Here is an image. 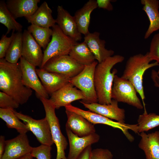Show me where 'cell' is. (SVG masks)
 Listing matches in <instances>:
<instances>
[{
	"label": "cell",
	"instance_id": "52a82bcc",
	"mask_svg": "<svg viewBox=\"0 0 159 159\" xmlns=\"http://www.w3.org/2000/svg\"><path fill=\"white\" fill-rule=\"evenodd\" d=\"M65 110H69L82 116L93 125L102 124L120 130L129 141L134 140V137L128 132L130 130L138 133L137 124H129L114 121L112 120L90 110L86 111L74 106L71 104L65 107Z\"/></svg>",
	"mask_w": 159,
	"mask_h": 159
},
{
	"label": "cell",
	"instance_id": "7c38bea8",
	"mask_svg": "<svg viewBox=\"0 0 159 159\" xmlns=\"http://www.w3.org/2000/svg\"><path fill=\"white\" fill-rule=\"evenodd\" d=\"M21 57L35 67L40 68L43 61V53L41 47L27 30H24L23 33Z\"/></svg>",
	"mask_w": 159,
	"mask_h": 159
},
{
	"label": "cell",
	"instance_id": "f546056e",
	"mask_svg": "<svg viewBox=\"0 0 159 159\" xmlns=\"http://www.w3.org/2000/svg\"><path fill=\"white\" fill-rule=\"evenodd\" d=\"M27 30L41 47L44 50L45 49L51 41L50 38L53 32L52 29L31 24L28 27Z\"/></svg>",
	"mask_w": 159,
	"mask_h": 159
},
{
	"label": "cell",
	"instance_id": "1f68e13d",
	"mask_svg": "<svg viewBox=\"0 0 159 159\" xmlns=\"http://www.w3.org/2000/svg\"><path fill=\"white\" fill-rule=\"evenodd\" d=\"M52 149L51 146L41 144L33 147L31 153L33 157L37 159H51Z\"/></svg>",
	"mask_w": 159,
	"mask_h": 159
},
{
	"label": "cell",
	"instance_id": "9a60e30c",
	"mask_svg": "<svg viewBox=\"0 0 159 159\" xmlns=\"http://www.w3.org/2000/svg\"><path fill=\"white\" fill-rule=\"evenodd\" d=\"M69 144V150L67 159H76L88 146L98 142L100 136L95 133L83 137H79L70 130L66 129Z\"/></svg>",
	"mask_w": 159,
	"mask_h": 159
},
{
	"label": "cell",
	"instance_id": "ffe728a7",
	"mask_svg": "<svg viewBox=\"0 0 159 159\" xmlns=\"http://www.w3.org/2000/svg\"><path fill=\"white\" fill-rule=\"evenodd\" d=\"M100 33L97 32H89L85 35L84 41L98 63L112 56L114 53L113 50H108L105 48L106 42L100 38Z\"/></svg>",
	"mask_w": 159,
	"mask_h": 159
},
{
	"label": "cell",
	"instance_id": "277c9868",
	"mask_svg": "<svg viewBox=\"0 0 159 159\" xmlns=\"http://www.w3.org/2000/svg\"><path fill=\"white\" fill-rule=\"evenodd\" d=\"M39 98L43 105L45 117L49 122L52 139L56 146V159H67L65 150L68 143L61 130L59 120L55 112V107L49 99L41 97Z\"/></svg>",
	"mask_w": 159,
	"mask_h": 159
},
{
	"label": "cell",
	"instance_id": "7402d4cb",
	"mask_svg": "<svg viewBox=\"0 0 159 159\" xmlns=\"http://www.w3.org/2000/svg\"><path fill=\"white\" fill-rule=\"evenodd\" d=\"M141 139L138 144L144 152L146 159H159V131L147 134L140 133Z\"/></svg>",
	"mask_w": 159,
	"mask_h": 159
},
{
	"label": "cell",
	"instance_id": "ab89813d",
	"mask_svg": "<svg viewBox=\"0 0 159 159\" xmlns=\"http://www.w3.org/2000/svg\"><path fill=\"white\" fill-rule=\"evenodd\" d=\"M33 158L31 153H29L17 159H33Z\"/></svg>",
	"mask_w": 159,
	"mask_h": 159
},
{
	"label": "cell",
	"instance_id": "cb8c5ba5",
	"mask_svg": "<svg viewBox=\"0 0 159 159\" xmlns=\"http://www.w3.org/2000/svg\"><path fill=\"white\" fill-rule=\"evenodd\" d=\"M97 7L96 0H90L75 13L73 17L82 34L85 35L90 32L89 27L91 15Z\"/></svg>",
	"mask_w": 159,
	"mask_h": 159
},
{
	"label": "cell",
	"instance_id": "5b68a950",
	"mask_svg": "<svg viewBox=\"0 0 159 159\" xmlns=\"http://www.w3.org/2000/svg\"><path fill=\"white\" fill-rule=\"evenodd\" d=\"M98 64L95 61L86 66L78 75L71 78L69 82L83 93L85 99L80 102L86 104L98 103L94 81V73Z\"/></svg>",
	"mask_w": 159,
	"mask_h": 159
},
{
	"label": "cell",
	"instance_id": "ba28073f",
	"mask_svg": "<svg viewBox=\"0 0 159 159\" xmlns=\"http://www.w3.org/2000/svg\"><path fill=\"white\" fill-rule=\"evenodd\" d=\"M136 92L134 86L129 81L115 75L111 91L112 99L142 109L143 106Z\"/></svg>",
	"mask_w": 159,
	"mask_h": 159
},
{
	"label": "cell",
	"instance_id": "83f0119b",
	"mask_svg": "<svg viewBox=\"0 0 159 159\" xmlns=\"http://www.w3.org/2000/svg\"><path fill=\"white\" fill-rule=\"evenodd\" d=\"M0 117L5 122L8 128L16 129L19 134L26 133L29 131L27 126L16 115L13 110L0 108Z\"/></svg>",
	"mask_w": 159,
	"mask_h": 159
},
{
	"label": "cell",
	"instance_id": "30bf717a",
	"mask_svg": "<svg viewBox=\"0 0 159 159\" xmlns=\"http://www.w3.org/2000/svg\"><path fill=\"white\" fill-rule=\"evenodd\" d=\"M13 112L20 120L23 121L41 144L51 146L54 143L49 123L45 117L41 119L36 120L14 110Z\"/></svg>",
	"mask_w": 159,
	"mask_h": 159
},
{
	"label": "cell",
	"instance_id": "7a4b0ae2",
	"mask_svg": "<svg viewBox=\"0 0 159 159\" xmlns=\"http://www.w3.org/2000/svg\"><path fill=\"white\" fill-rule=\"evenodd\" d=\"M125 59L123 56L116 55L110 57L98 63L95 70L94 81L98 103L108 104L112 101L111 94L115 76L117 72L113 67L122 62Z\"/></svg>",
	"mask_w": 159,
	"mask_h": 159
},
{
	"label": "cell",
	"instance_id": "5bb4252c",
	"mask_svg": "<svg viewBox=\"0 0 159 159\" xmlns=\"http://www.w3.org/2000/svg\"><path fill=\"white\" fill-rule=\"evenodd\" d=\"M50 96L49 99L56 109L65 107L74 101L85 99L82 92L69 82L53 93Z\"/></svg>",
	"mask_w": 159,
	"mask_h": 159
},
{
	"label": "cell",
	"instance_id": "484cf974",
	"mask_svg": "<svg viewBox=\"0 0 159 159\" xmlns=\"http://www.w3.org/2000/svg\"><path fill=\"white\" fill-rule=\"evenodd\" d=\"M69 55L78 63L84 66L89 65L95 61L94 55L84 41L74 45Z\"/></svg>",
	"mask_w": 159,
	"mask_h": 159
},
{
	"label": "cell",
	"instance_id": "603a6c76",
	"mask_svg": "<svg viewBox=\"0 0 159 159\" xmlns=\"http://www.w3.org/2000/svg\"><path fill=\"white\" fill-rule=\"evenodd\" d=\"M52 10L47 3L43 2L34 13L26 18L28 23L38 26L47 28L56 24V20L52 15Z\"/></svg>",
	"mask_w": 159,
	"mask_h": 159
},
{
	"label": "cell",
	"instance_id": "d4e9b609",
	"mask_svg": "<svg viewBox=\"0 0 159 159\" xmlns=\"http://www.w3.org/2000/svg\"><path fill=\"white\" fill-rule=\"evenodd\" d=\"M143 10L146 14L150 21L149 27L144 36L148 38L154 32L159 29V1L158 0H141Z\"/></svg>",
	"mask_w": 159,
	"mask_h": 159
},
{
	"label": "cell",
	"instance_id": "8fae6325",
	"mask_svg": "<svg viewBox=\"0 0 159 159\" xmlns=\"http://www.w3.org/2000/svg\"><path fill=\"white\" fill-rule=\"evenodd\" d=\"M19 62L22 74L23 82L27 87L34 90L39 98L49 99V95L44 88L39 79L36 67L21 57Z\"/></svg>",
	"mask_w": 159,
	"mask_h": 159
},
{
	"label": "cell",
	"instance_id": "e575fe53",
	"mask_svg": "<svg viewBox=\"0 0 159 159\" xmlns=\"http://www.w3.org/2000/svg\"><path fill=\"white\" fill-rule=\"evenodd\" d=\"M15 33L12 31L10 37H7L6 34H3L0 40V59L5 58L6 53L14 38Z\"/></svg>",
	"mask_w": 159,
	"mask_h": 159
},
{
	"label": "cell",
	"instance_id": "60d3db41",
	"mask_svg": "<svg viewBox=\"0 0 159 159\" xmlns=\"http://www.w3.org/2000/svg\"><path fill=\"white\" fill-rule=\"evenodd\" d=\"M152 76L155 77L159 82V69L158 73L154 70H153L152 72Z\"/></svg>",
	"mask_w": 159,
	"mask_h": 159
},
{
	"label": "cell",
	"instance_id": "ac0fdd59",
	"mask_svg": "<svg viewBox=\"0 0 159 159\" xmlns=\"http://www.w3.org/2000/svg\"><path fill=\"white\" fill-rule=\"evenodd\" d=\"M89 110L111 120L120 123H125V111L119 107L118 102L112 99L111 103L101 104L98 103L86 104L80 102Z\"/></svg>",
	"mask_w": 159,
	"mask_h": 159
},
{
	"label": "cell",
	"instance_id": "9c48e42d",
	"mask_svg": "<svg viewBox=\"0 0 159 159\" xmlns=\"http://www.w3.org/2000/svg\"><path fill=\"white\" fill-rule=\"evenodd\" d=\"M84 67L69 55H64L50 59L42 68L48 72L65 75L71 79L79 74Z\"/></svg>",
	"mask_w": 159,
	"mask_h": 159
},
{
	"label": "cell",
	"instance_id": "d6986e66",
	"mask_svg": "<svg viewBox=\"0 0 159 159\" xmlns=\"http://www.w3.org/2000/svg\"><path fill=\"white\" fill-rule=\"evenodd\" d=\"M36 70L44 88L50 96L69 82L70 79L65 75L48 72L42 68Z\"/></svg>",
	"mask_w": 159,
	"mask_h": 159
},
{
	"label": "cell",
	"instance_id": "d6a6232c",
	"mask_svg": "<svg viewBox=\"0 0 159 159\" xmlns=\"http://www.w3.org/2000/svg\"><path fill=\"white\" fill-rule=\"evenodd\" d=\"M19 105L11 97L4 92H0V108L14 110L18 108Z\"/></svg>",
	"mask_w": 159,
	"mask_h": 159
},
{
	"label": "cell",
	"instance_id": "3957f363",
	"mask_svg": "<svg viewBox=\"0 0 159 159\" xmlns=\"http://www.w3.org/2000/svg\"><path fill=\"white\" fill-rule=\"evenodd\" d=\"M151 61L148 52L145 54L140 53L130 57L126 62L124 70L121 77L129 81L133 85L141 98L144 110H146L143 82V75L148 69L159 65V63L156 61L150 63Z\"/></svg>",
	"mask_w": 159,
	"mask_h": 159
},
{
	"label": "cell",
	"instance_id": "d590c367",
	"mask_svg": "<svg viewBox=\"0 0 159 159\" xmlns=\"http://www.w3.org/2000/svg\"><path fill=\"white\" fill-rule=\"evenodd\" d=\"M113 155L107 149L97 148L92 150L90 159H113Z\"/></svg>",
	"mask_w": 159,
	"mask_h": 159
},
{
	"label": "cell",
	"instance_id": "836d02e7",
	"mask_svg": "<svg viewBox=\"0 0 159 159\" xmlns=\"http://www.w3.org/2000/svg\"><path fill=\"white\" fill-rule=\"evenodd\" d=\"M148 54L152 61L159 63V33L155 34L151 41Z\"/></svg>",
	"mask_w": 159,
	"mask_h": 159
},
{
	"label": "cell",
	"instance_id": "4fadbf2b",
	"mask_svg": "<svg viewBox=\"0 0 159 159\" xmlns=\"http://www.w3.org/2000/svg\"><path fill=\"white\" fill-rule=\"evenodd\" d=\"M32 148L26 133L19 134L13 139L6 140L5 150L1 159H17L31 153Z\"/></svg>",
	"mask_w": 159,
	"mask_h": 159
},
{
	"label": "cell",
	"instance_id": "b9f144b4",
	"mask_svg": "<svg viewBox=\"0 0 159 159\" xmlns=\"http://www.w3.org/2000/svg\"><path fill=\"white\" fill-rule=\"evenodd\" d=\"M151 77L155 83V86L159 88V82L154 77L151 76Z\"/></svg>",
	"mask_w": 159,
	"mask_h": 159
},
{
	"label": "cell",
	"instance_id": "e0dca14e",
	"mask_svg": "<svg viewBox=\"0 0 159 159\" xmlns=\"http://www.w3.org/2000/svg\"><path fill=\"white\" fill-rule=\"evenodd\" d=\"M56 23L67 36L76 42L81 41L82 34L80 32L73 16L62 6H58Z\"/></svg>",
	"mask_w": 159,
	"mask_h": 159
},
{
	"label": "cell",
	"instance_id": "f35d334b",
	"mask_svg": "<svg viewBox=\"0 0 159 159\" xmlns=\"http://www.w3.org/2000/svg\"><path fill=\"white\" fill-rule=\"evenodd\" d=\"M6 146L5 137L3 135L0 136V159H1L4 153Z\"/></svg>",
	"mask_w": 159,
	"mask_h": 159
},
{
	"label": "cell",
	"instance_id": "2e32d148",
	"mask_svg": "<svg viewBox=\"0 0 159 159\" xmlns=\"http://www.w3.org/2000/svg\"><path fill=\"white\" fill-rule=\"evenodd\" d=\"M67 120L65 128L76 135L83 137L96 132L94 125L81 115L65 110Z\"/></svg>",
	"mask_w": 159,
	"mask_h": 159
},
{
	"label": "cell",
	"instance_id": "4316f807",
	"mask_svg": "<svg viewBox=\"0 0 159 159\" xmlns=\"http://www.w3.org/2000/svg\"><path fill=\"white\" fill-rule=\"evenodd\" d=\"M0 22L7 27L6 34L11 30L17 32H21L23 26L16 20V19L7 8L6 2L0 1Z\"/></svg>",
	"mask_w": 159,
	"mask_h": 159
},
{
	"label": "cell",
	"instance_id": "74e56055",
	"mask_svg": "<svg viewBox=\"0 0 159 159\" xmlns=\"http://www.w3.org/2000/svg\"><path fill=\"white\" fill-rule=\"evenodd\" d=\"M92 150L91 145L88 146L82 152L76 159H90Z\"/></svg>",
	"mask_w": 159,
	"mask_h": 159
},
{
	"label": "cell",
	"instance_id": "8d00e7d4",
	"mask_svg": "<svg viewBox=\"0 0 159 159\" xmlns=\"http://www.w3.org/2000/svg\"><path fill=\"white\" fill-rule=\"evenodd\" d=\"M112 1L110 0H97L96 2L97 7L108 11L113 10V7L111 3Z\"/></svg>",
	"mask_w": 159,
	"mask_h": 159
},
{
	"label": "cell",
	"instance_id": "f1b7e54d",
	"mask_svg": "<svg viewBox=\"0 0 159 159\" xmlns=\"http://www.w3.org/2000/svg\"><path fill=\"white\" fill-rule=\"evenodd\" d=\"M23 45V33L17 32L4 58L8 62L12 64L17 63L22 57Z\"/></svg>",
	"mask_w": 159,
	"mask_h": 159
},
{
	"label": "cell",
	"instance_id": "4dcf8cb0",
	"mask_svg": "<svg viewBox=\"0 0 159 159\" xmlns=\"http://www.w3.org/2000/svg\"><path fill=\"white\" fill-rule=\"evenodd\" d=\"M138 133L147 131L159 126V115L146 111L138 116L137 120Z\"/></svg>",
	"mask_w": 159,
	"mask_h": 159
},
{
	"label": "cell",
	"instance_id": "44dd1931",
	"mask_svg": "<svg viewBox=\"0 0 159 159\" xmlns=\"http://www.w3.org/2000/svg\"><path fill=\"white\" fill-rule=\"evenodd\" d=\"M39 0H8L6 4L8 9L16 19L30 16L38 8Z\"/></svg>",
	"mask_w": 159,
	"mask_h": 159
},
{
	"label": "cell",
	"instance_id": "6da1fadb",
	"mask_svg": "<svg viewBox=\"0 0 159 159\" xmlns=\"http://www.w3.org/2000/svg\"><path fill=\"white\" fill-rule=\"evenodd\" d=\"M0 90L13 98L19 105L26 103L32 94L24 83L19 62L11 63L0 59Z\"/></svg>",
	"mask_w": 159,
	"mask_h": 159
},
{
	"label": "cell",
	"instance_id": "8992f818",
	"mask_svg": "<svg viewBox=\"0 0 159 159\" xmlns=\"http://www.w3.org/2000/svg\"><path fill=\"white\" fill-rule=\"evenodd\" d=\"M53 32L51 41L43 52V57L40 68L55 57L69 55L73 46L77 42L67 36L57 24L52 27Z\"/></svg>",
	"mask_w": 159,
	"mask_h": 159
}]
</instances>
